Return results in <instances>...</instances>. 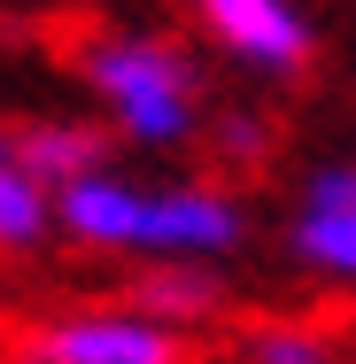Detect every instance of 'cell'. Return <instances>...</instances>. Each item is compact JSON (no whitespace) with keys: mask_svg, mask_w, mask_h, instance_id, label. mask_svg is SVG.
<instances>
[{"mask_svg":"<svg viewBox=\"0 0 356 364\" xmlns=\"http://www.w3.org/2000/svg\"><path fill=\"white\" fill-rule=\"evenodd\" d=\"M132 302L155 310V318H171L178 333H194V326H210L217 310H225V279H217L202 256H155V272L132 287Z\"/></svg>","mask_w":356,"mask_h":364,"instance_id":"cell-7","label":"cell"},{"mask_svg":"<svg viewBox=\"0 0 356 364\" xmlns=\"http://www.w3.org/2000/svg\"><path fill=\"white\" fill-rule=\"evenodd\" d=\"M147 194H155V186L109 171V163H93V171H77V178L55 186V232H70L77 248H101V256H140Z\"/></svg>","mask_w":356,"mask_h":364,"instance_id":"cell-5","label":"cell"},{"mask_svg":"<svg viewBox=\"0 0 356 364\" xmlns=\"http://www.w3.org/2000/svg\"><path fill=\"white\" fill-rule=\"evenodd\" d=\"M85 85L109 109V132L124 147H186L202 132V70L163 31H93L85 39Z\"/></svg>","mask_w":356,"mask_h":364,"instance_id":"cell-1","label":"cell"},{"mask_svg":"<svg viewBox=\"0 0 356 364\" xmlns=\"http://www.w3.org/2000/svg\"><path fill=\"white\" fill-rule=\"evenodd\" d=\"M248 240V210L225 194V186H202V178H178V186H155L147 194V240L140 256H232Z\"/></svg>","mask_w":356,"mask_h":364,"instance_id":"cell-4","label":"cell"},{"mask_svg":"<svg viewBox=\"0 0 356 364\" xmlns=\"http://www.w3.org/2000/svg\"><path fill=\"white\" fill-rule=\"evenodd\" d=\"M217 147H225V155H264V124H256V117H225V124H217Z\"/></svg>","mask_w":356,"mask_h":364,"instance_id":"cell-11","label":"cell"},{"mask_svg":"<svg viewBox=\"0 0 356 364\" xmlns=\"http://www.w3.org/2000/svg\"><path fill=\"white\" fill-rule=\"evenodd\" d=\"M286 256L333 287H356V202L341 194H302V210L286 225Z\"/></svg>","mask_w":356,"mask_h":364,"instance_id":"cell-6","label":"cell"},{"mask_svg":"<svg viewBox=\"0 0 356 364\" xmlns=\"http://www.w3.org/2000/svg\"><path fill=\"white\" fill-rule=\"evenodd\" d=\"M194 16H202V31L217 47L256 77H294L310 63V47H318L302 0H194Z\"/></svg>","mask_w":356,"mask_h":364,"instance_id":"cell-3","label":"cell"},{"mask_svg":"<svg viewBox=\"0 0 356 364\" xmlns=\"http://www.w3.org/2000/svg\"><path fill=\"white\" fill-rule=\"evenodd\" d=\"M16 357L31 364H178L186 357V333L155 310H70V318H47L23 333Z\"/></svg>","mask_w":356,"mask_h":364,"instance_id":"cell-2","label":"cell"},{"mask_svg":"<svg viewBox=\"0 0 356 364\" xmlns=\"http://www.w3.org/2000/svg\"><path fill=\"white\" fill-rule=\"evenodd\" d=\"M0 155H16V132H0Z\"/></svg>","mask_w":356,"mask_h":364,"instance_id":"cell-13","label":"cell"},{"mask_svg":"<svg viewBox=\"0 0 356 364\" xmlns=\"http://www.w3.org/2000/svg\"><path fill=\"white\" fill-rule=\"evenodd\" d=\"M302 194H341V202H356V163H325V171H310Z\"/></svg>","mask_w":356,"mask_h":364,"instance_id":"cell-12","label":"cell"},{"mask_svg":"<svg viewBox=\"0 0 356 364\" xmlns=\"http://www.w3.org/2000/svg\"><path fill=\"white\" fill-rule=\"evenodd\" d=\"M16 155L47 178V186H63L77 171H93V163H109V140H101V124H77V117H47V124H23L16 132Z\"/></svg>","mask_w":356,"mask_h":364,"instance_id":"cell-8","label":"cell"},{"mask_svg":"<svg viewBox=\"0 0 356 364\" xmlns=\"http://www.w3.org/2000/svg\"><path fill=\"white\" fill-rule=\"evenodd\" d=\"M240 357L248 364H325L333 357V341H325V333H318V326H248V333H240Z\"/></svg>","mask_w":356,"mask_h":364,"instance_id":"cell-10","label":"cell"},{"mask_svg":"<svg viewBox=\"0 0 356 364\" xmlns=\"http://www.w3.org/2000/svg\"><path fill=\"white\" fill-rule=\"evenodd\" d=\"M55 232V186L23 163V155H0V248L23 256Z\"/></svg>","mask_w":356,"mask_h":364,"instance_id":"cell-9","label":"cell"}]
</instances>
